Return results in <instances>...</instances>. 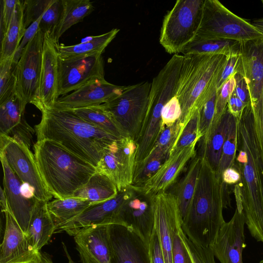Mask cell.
<instances>
[{
    "label": "cell",
    "instance_id": "54",
    "mask_svg": "<svg viewBox=\"0 0 263 263\" xmlns=\"http://www.w3.org/2000/svg\"><path fill=\"white\" fill-rule=\"evenodd\" d=\"M223 182L228 184H237L240 182L241 177L238 170L235 167L226 169L221 174Z\"/></svg>",
    "mask_w": 263,
    "mask_h": 263
},
{
    "label": "cell",
    "instance_id": "55",
    "mask_svg": "<svg viewBox=\"0 0 263 263\" xmlns=\"http://www.w3.org/2000/svg\"><path fill=\"white\" fill-rule=\"evenodd\" d=\"M0 203L2 208V211L4 213L9 210L7 197L4 189L1 187Z\"/></svg>",
    "mask_w": 263,
    "mask_h": 263
},
{
    "label": "cell",
    "instance_id": "41",
    "mask_svg": "<svg viewBox=\"0 0 263 263\" xmlns=\"http://www.w3.org/2000/svg\"><path fill=\"white\" fill-rule=\"evenodd\" d=\"M216 88H214L198 108L199 132L201 138L208 132L215 114Z\"/></svg>",
    "mask_w": 263,
    "mask_h": 263
},
{
    "label": "cell",
    "instance_id": "50",
    "mask_svg": "<svg viewBox=\"0 0 263 263\" xmlns=\"http://www.w3.org/2000/svg\"><path fill=\"white\" fill-rule=\"evenodd\" d=\"M43 15L26 29L21 43L12 58L14 62L17 63L23 49L37 33L40 29V24Z\"/></svg>",
    "mask_w": 263,
    "mask_h": 263
},
{
    "label": "cell",
    "instance_id": "53",
    "mask_svg": "<svg viewBox=\"0 0 263 263\" xmlns=\"http://www.w3.org/2000/svg\"><path fill=\"white\" fill-rule=\"evenodd\" d=\"M247 105L234 93H233L228 101L227 107L229 112L239 121Z\"/></svg>",
    "mask_w": 263,
    "mask_h": 263
},
{
    "label": "cell",
    "instance_id": "15",
    "mask_svg": "<svg viewBox=\"0 0 263 263\" xmlns=\"http://www.w3.org/2000/svg\"><path fill=\"white\" fill-rule=\"evenodd\" d=\"M129 187L118 191L117 195L112 199L91 204L75 218L57 227L54 233L65 231L74 236L85 227L117 224L121 207L128 195Z\"/></svg>",
    "mask_w": 263,
    "mask_h": 263
},
{
    "label": "cell",
    "instance_id": "40",
    "mask_svg": "<svg viewBox=\"0 0 263 263\" xmlns=\"http://www.w3.org/2000/svg\"><path fill=\"white\" fill-rule=\"evenodd\" d=\"M201 138L199 132V115L198 109H197L184 126L171 153L190 145L195 142H198Z\"/></svg>",
    "mask_w": 263,
    "mask_h": 263
},
{
    "label": "cell",
    "instance_id": "2",
    "mask_svg": "<svg viewBox=\"0 0 263 263\" xmlns=\"http://www.w3.org/2000/svg\"><path fill=\"white\" fill-rule=\"evenodd\" d=\"M236 168L240 174L239 198L251 235L263 242V165L254 130L251 104L239 121Z\"/></svg>",
    "mask_w": 263,
    "mask_h": 263
},
{
    "label": "cell",
    "instance_id": "26",
    "mask_svg": "<svg viewBox=\"0 0 263 263\" xmlns=\"http://www.w3.org/2000/svg\"><path fill=\"white\" fill-rule=\"evenodd\" d=\"M232 115L228 107L218 118H214L207 132L201 139V155L209 163L211 167L217 171L222 148L226 138Z\"/></svg>",
    "mask_w": 263,
    "mask_h": 263
},
{
    "label": "cell",
    "instance_id": "20",
    "mask_svg": "<svg viewBox=\"0 0 263 263\" xmlns=\"http://www.w3.org/2000/svg\"><path fill=\"white\" fill-rule=\"evenodd\" d=\"M108 225L85 227L73 236L82 263H112Z\"/></svg>",
    "mask_w": 263,
    "mask_h": 263
},
{
    "label": "cell",
    "instance_id": "3",
    "mask_svg": "<svg viewBox=\"0 0 263 263\" xmlns=\"http://www.w3.org/2000/svg\"><path fill=\"white\" fill-rule=\"evenodd\" d=\"M35 126L37 140L48 139L97 167L104 149L120 139L81 119L68 110L46 108Z\"/></svg>",
    "mask_w": 263,
    "mask_h": 263
},
{
    "label": "cell",
    "instance_id": "29",
    "mask_svg": "<svg viewBox=\"0 0 263 263\" xmlns=\"http://www.w3.org/2000/svg\"><path fill=\"white\" fill-rule=\"evenodd\" d=\"M118 193V189L112 180L97 170L87 183L77 190L72 197L95 204L112 199Z\"/></svg>",
    "mask_w": 263,
    "mask_h": 263
},
{
    "label": "cell",
    "instance_id": "43",
    "mask_svg": "<svg viewBox=\"0 0 263 263\" xmlns=\"http://www.w3.org/2000/svg\"><path fill=\"white\" fill-rule=\"evenodd\" d=\"M62 9V0H53L43 14L40 24V29L43 33L48 32L51 35L54 36L61 17Z\"/></svg>",
    "mask_w": 263,
    "mask_h": 263
},
{
    "label": "cell",
    "instance_id": "18",
    "mask_svg": "<svg viewBox=\"0 0 263 263\" xmlns=\"http://www.w3.org/2000/svg\"><path fill=\"white\" fill-rule=\"evenodd\" d=\"M245 224L242 211L236 209L231 219L219 231L212 247L220 263H243L242 252L246 246Z\"/></svg>",
    "mask_w": 263,
    "mask_h": 263
},
{
    "label": "cell",
    "instance_id": "34",
    "mask_svg": "<svg viewBox=\"0 0 263 263\" xmlns=\"http://www.w3.org/2000/svg\"><path fill=\"white\" fill-rule=\"evenodd\" d=\"M68 110L84 121L117 138L127 136L102 105Z\"/></svg>",
    "mask_w": 263,
    "mask_h": 263
},
{
    "label": "cell",
    "instance_id": "52",
    "mask_svg": "<svg viewBox=\"0 0 263 263\" xmlns=\"http://www.w3.org/2000/svg\"><path fill=\"white\" fill-rule=\"evenodd\" d=\"M234 77L236 86L233 93L246 104H251L250 93L244 77L238 72L235 74Z\"/></svg>",
    "mask_w": 263,
    "mask_h": 263
},
{
    "label": "cell",
    "instance_id": "5",
    "mask_svg": "<svg viewBox=\"0 0 263 263\" xmlns=\"http://www.w3.org/2000/svg\"><path fill=\"white\" fill-rule=\"evenodd\" d=\"M176 93L181 108L179 121L184 126L212 90L226 60L222 54L183 55Z\"/></svg>",
    "mask_w": 263,
    "mask_h": 263
},
{
    "label": "cell",
    "instance_id": "39",
    "mask_svg": "<svg viewBox=\"0 0 263 263\" xmlns=\"http://www.w3.org/2000/svg\"><path fill=\"white\" fill-rule=\"evenodd\" d=\"M16 66L12 58L0 61V103L16 93Z\"/></svg>",
    "mask_w": 263,
    "mask_h": 263
},
{
    "label": "cell",
    "instance_id": "30",
    "mask_svg": "<svg viewBox=\"0 0 263 263\" xmlns=\"http://www.w3.org/2000/svg\"><path fill=\"white\" fill-rule=\"evenodd\" d=\"M63 9L61 17L54 34L58 43L63 34L73 25L83 21L94 10L89 0H62Z\"/></svg>",
    "mask_w": 263,
    "mask_h": 263
},
{
    "label": "cell",
    "instance_id": "24",
    "mask_svg": "<svg viewBox=\"0 0 263 263\" xmlns=\"http://www.w3.org/2000/svg\"><path fill=\"white\" fill-rule=\"evenodd\" d=\"M25 107L16 93L0 103V134L22 142L30 148L35 130L25 120Z\"/></svg>",
    "mask_w": 263,
    "mask_h": 263
},
{
    "label": "cell",
    "instance_id": "11",
    "mask_svg": "<svg viewBox=\"0 0 263 263\" xmlns=\"http://www.w3.org/2000/svg\"><path fill=\"white\" fill-rule=\"evenodd\" d=\"M0 153L23 183L31 189L38 200L49 201L53 197L47 190L39 172L34 155L23 142L0 134Z\"/></svg>",
    "mask_w": 263,
    "mask_h": 263
},
{
    "label": "cell",
    "instance_id": "48",
    "mask_svg": "<svg viewBox=\"0 0 263 263\" xmlns=\"http://www.w3.org/2000/svg\"><path fill=\"white\" fill-rule=\"evenodd\" d=\"M181 116V108L176 96H173L163 106L161 112L162 129L177 121Z\"/></svg>",
    "mask_w": 263,
    "mask_h": 263
},
{
    "label": "cell",
    "instance_id": "27",
    "mask_svg": "<svg viewBox=\"0 0 263 263\" xmlns=\"http://www.w3.org/2000/svg\"><path fill=\"white\" fill-rule=\"evenodd\" d=\"M48 202L36 199L25 233L37 251L48 243L55 232V226L47 207Z\"/></svg>",
    "mask_w": 263,
    "mask_h": 263
},
{
    "label": "cell",
    "instance_id": "9",
    "mask_svg": "<svg viewBox=\"0 0 263 263\" xmlns=\"http://www.w3.org/2000/svg\"><path fill=\"white\" fill-rule=\"evenodd\" d=\"M151 83L127 86L119 96L102 104L127 136L137 142L146 116Z\"/></svg>",
    "mask_w": 263,
    "mask_h": 263
},
{
    "label": "cell",
    "instance_id": "17",
    "mask_svg": "<svg viewBox=\"0 0 263 263\" xmlns=\"http://www.w3.org/2000/svg\"><path fill=\"white\" fill-rule=\"evenodd\" d=\"M4 213L5 227L0 245V263H38L40 251L34 249L9 209Z\"/></svg>",
    "mask_w": 263,
    "mask_h": 263
},
{
    "label": "cell",
    "instance_id": "38",
    "mask_svg": "<svg viewBox=\"0 0 263 263\" xmlns=\"http://www.w3.org/2000/svg\"><path fill=\"white\" fill-rule=\"evenodd\" d=\"M180 210L175 213L172 222L173 263H193L183 237Z\"/></svg>",
    "mask_w": 263,
    "mask_h": 263
},
{
    "label": "cell",
    "instance_id": "37",
    "mask_svg": "<svg viewBox=\"0 0 263 263\" xmlns=\"http://www.w3.org/2000/svg\"><path fill=\"white\" fill-rule=\"evenodd\" d=\"M169 155L153 148L149 155L136 164L133 185L142 186L158 171Z\"/></svg>",
    "mask_w": 263,
    "mask_h": 263
},
{
    "label": "cell",
    "instance_id": "19",
    "mask_svg": "<svg viewBox=\"0 0 263 263\" xmlns=\"http://www.w3.org/2000/svg\"><path fill=\"white\" fill-rule=\"evenodd\" d=\"M127 87L111 84L105 79L95 81L60 97L52 108L68 110L100 105L120 95Z\"/></svg>",
    "mask_w": 263,
    "mask_h": 263
},
{
    "label": "cell",
    "instance_id": "49",
    "mask_svg": "<svg viewBox=\"0 0 263 263\" xmlns=\"http://www.w3.org/2000/svg\"><path fill=\"white\" fill-rule=\"evenodd\" d=\"M18 0H1L0 37L5 35L12 18Z\"/></svg>",
    "mask_w": 263,
    "mask_h": 263
},
{
    "label": "cell",
    "instance_id": "4",
    "mask_svg": "<svg viewBox=\"0 0 263 263\" xmlns=\"http://www.w3.org/2000/svg\"><path fill=\"white\" fill-rule=\"evenodd\" d=\"M34 152L45 185L55 199L72 197L97 171L92 164L50 140H37Z\"/></svg>",
    "mask_w": 263,
    "mask_h": 263
},
{
    "label": "cell",
    "instance_id": "22",
    "mask_svg": "<svg viewBox=\"0 0 263 263\" xmlns=\"http://www.w3.org/2000/svg\"><path fill=\"white\" fill-rule=\"evenodd\" d=\"M3 171V186L9 209L25 233L36 199L24 195L22 181L9 165L4 155L0 153Z\"/></svg>",
    "mask_w": 263,
    "mask_h": 263
},
{
    "label": "cell",
    "instance_id": "1",
    "mask_svg": "<svg viewBox=\"0 0 263 263\" xmlns=\"http://www.w3.org/2000/svg\"><path fill=\"white\" fill-rule=\"evenodd\" d=\"M230 205L228 185L201 157L196 189L181 223L183 233L198 246H212L226 223L223 210Z\"/></svg>",
    "mask_w": 263,
    "mask_h": 263
},
{
    "label": "cell",
    "instance_id": "10",
    "mask_svg": "<svg viewBox=\"0 0 263 263\" xmlns=\"http://www.w3.org/2000/svg\"><path fill=\"white\" fill-rule=\"evenodd\" d=\"M137 147L135 140L126 136L112 141L104 149L97 170L108 176L118 191L133 185Z\"/></svg>",
    "mask_w": 263,
    "mask_h": 263
},
{
    "label": "cell",
    "instance_id": "36",
    "mask_svg": "<svg viewBox=\"0 0 263 263\" xmlns=\"http://www.w3.org/2000/svg\"><path fill=\"white\" fill-rule=\"evenodd\" d=\"M238 133L239 120L232 115L216 172L219 177L221 178V174L226 169L235 166L238 148Z\"/></svg>",
    "mask_w": 263,
    "mask_h": 263
},
{
    "label": "cell",
    "instance_id": "51",
    "mask_svg": "<svg viewBox=\"0 0 263 263\" xmlns=\"http://www.w3.org/2000/svg\"><path fill=\"white\" fill-rule=\"evenodd\" d=\"M149 253L151 263H165L158 235L155 228L149 242Z\"/></svg>",
    "mask_w": 263,
    "mask_h": 263
},
{
    "label": "cell",
    "instance_id": "13",
    "mask_svg": "<svg viewBox=\"0 0 263 263\" xmlns=\"http://www.w3.org/2000/svg\"><path fill=\"white\" fill-rule=\"evenodd\" d=\"M154 198L145 194L141 187L130 186L117 223L132 229L148 245L155 229Z\"/></svg>",
    "mask_w": 263,
    "mask_h": 263
},
{
    "label": "cell",
    "instance_id": "14",
    "mask_svg": "<svg viewBox=\"0 0 263 263\" xmlns=\"http://www.w3.org/2000/svg\"><path fill=\"white\" fill-rule=\"evenodd\" d=\"M104 75L102 54L68 59L59 58V96L67 95L95 81L104 80Z\"/></svg>",
    "mask_w": 263,
    "mask_h": 263
},
{
    "label": "cell",
    "instance_id": "16",
    "mask_svg": "<svg viewBox=\"0 0 263 263\" xmlns=\"http://www.w3.org/2000/svg\"><path fill=\"white\" fill-rule=\"evenodd\" d=\"M112 263H151L149 245L132 229L108 225Z\"/></svg>",
    "mask_w": 263,
    "mask_h": 263
},
{
    "label": "cell",
    "instance_id": "35",
    "mask_svg": "<svg viewBox=\"0 0 263 263\" xmlns=\"http://www.w3.org/2000/svg\"><path fill=\"white\" fill-rule=\"evenodd\" d=\"M91 204L87 200L71 197L48 201L47 207L56 228L75 218Z\"/></svg>",
    "mask_w": 263,
    "mask_h": 263
},
{
    "label": "cell",
    "instance_id": "28",
    "mask_svg": "<svg viewBox=\"0 0 263 263\" xmlns=\"http://www.w3.org/2000/svg\"><path fill=\"white\" fill-rule=\"evenodd\" d=\"M119 31V29L114 28L104 34L89 36L88 40L73 45L58 44L59 57L61 59H68L102 54Z\"/></svg>",
    "mask_w": 263,
    "mask_h": 263
},
{
    "label": "cell",
    "instance_id": "21",
    "mask_svg": "<svg viewBox=\"0 0 263 263\" xmlns=\"http://www.w3.org/2000/svg\"><path fill=\"white\" fill-rule=\"evenodd\" d=\"M58 44L48 32L44 33L39 109L40 111L44 108H52L60 97Z\"/></svg>",
    "mask_w": 263,
    "mask_h": 263
},
{
    "label": "cell",
    "instance_id": "23",
    "mask_svg": "<svg viewBox=\"0 0 263 263\" xmlns=\"http://www.w3.org/2000/svg\"><path fill=\"white\" fill-rule=\"evenodd\" d=\"M197 143V141L195 142L172 152L155 175L141 186L143 192L152 197L166 192L175 182L187 163L196 156Z\"/></svg>",
    "mask_w": 263,
    "mask_h": 263
},
{
    "label": "cell",
    "instance_id": "58",
    "mask_svg": "<svg viewBox=\"0 0 263 263\" xmlns=\"http://www.w3.org/2000/svg\"><path fill=\"white\" fill-rule=\"evenodd\" d=\"M259 263H263V259L261 260V261H260V262Z\"/></svg>",
    "mask_w": 263,
    "mask_h": 263
},
{
    "label": "cell",
    "instance_id": "47",
    "mask_svg": "<svg viewBox=\"0 0 263 263\" xmlns=\"http://www.w3.org/2000/svg\"><path fill=\"white\" fill-rule=\"evenodd\" d=\"M235 86L236 80L234 76L217 91L215 118L220 117L226 110L228 101L234 91Z\"/></svg>",
    "mask_w": 263,
    "mask_h": 263
},
{
    "label": "cell",
    "instance_id": "25",
    "mask_svg": "<svg viewBox=\"0 0 263 263\" xmlns=\"http://www.w3.org/2000/svg\"><path fill=\"white\" fill-rule=\"evenodd\" d=\"M155 228L158 235L165 263H173L172 222L179 209L176 197L166 192L154 196Z\"/></svg>",
    "mask_w": 263,
    "mask_h": 263
},
{
    "label": "cell",
    "instance_id": "12",
    "mask_svg": "<svg viewBox=\"0 0 263 263\" xmlns=\"http://www.w3.org/2000/svg\"><path fill=\"white\" fill-rule=\"evenodd\" d=\"M44 33L39 29L24 48L17 63L16 93L24 104L40 108V78Z\"/></svg>",
    "mask_w": 263,
    "mask_h": 263
},
{
    "label": "cell",
    "instance_id": "32",
    "mask_svg": "<svg viewBox=\"0 0 263 263\" xmlns=\"http://www.w3.org/2000/svg\"><path fill=\"white\" fill-rule=\"evenodd\" d=\"M201 157L195 156L187 171L176 187L175 194L180 212L182 221L186 216L193 198L199 176Z\"/></svg>",
    "mask_w": 263,
    "mask_h": 263
},
{
    "label": "cell",
    "instance_id": "46",
    "mask_svg": "<svg viewBox=\"0 0 263 263\" xmlns=\"http://www.w3.org/2000/svg\"><path fill=\"white\" fill-rule=\"evenodd\" d=\"M226 60L219 71L216 80V90L218 91L223 85L232 77L235 76L240 64V53H237L226 57Z\"/></svg>",
    "mask_w": 263,
    "mask_h": 263
},
{
    "label": "cell",
    "instance_id": "8",
    "mask_svg": "<svg viewBox=\"0 0 263 263\" xmlns=\"http://www.w3.org/2000/svg\"><path fill=\"white\" fill-rule=\"evenodd\" d=\"M237 72L245 78L250 93L256 143L263 165V37L240 43Z\"/></svg>",
    "mask_w": 263,
    "mask_h": 263
},
{
    "label": "cell",
    "instance_id": "44",
    "mask_svg": "<svg viewBox=\"0 0 263 263\" xmlns=\"http://www.w3.org/2000/svg\"><path fill=\"white\" fill-rule=\"evenodd\" d=\"M23 1L24 22L27 29L41 17L53 0H25Z\"/></svg>",
    "mask_w": 263,
    "mask_h": 263
},
{
    "label": "cell",
    "instance_id": "7",
    "mask_svg": "<svg viewBox=\"0 0 263 263\" xmlns=\"http://www.w3.org/2000/svg\"><path fill=\"white\" fill-rule=\"evenodd\" d=\"M262 37L263 35L251 23L235 15L219 1H204L195 39H226L241 43Z\"/></svg>",
    "mask_w": 263,
    "mask_h": 263
},
{
    "label": "cell",
    "instance_id": "6",
    "mask_svg": "<svg viewBox=\"0 0 263 263\" xmlns=\"http://www.w3.org/2000/svg\"><path fill=\"white\" fill-rule=\"evenodd\" d=\"M205 0H178L165 15L159 42L170 54H179L196 37Z\"/></svg>",
    "mask_w": 263,
    "mask_h": 263
},
{
    "label": "cell",
    "instance_id": "56",
    "mask_svg": "<svg viewBox=\"0 0 263 263\" xmlns=\"http://www.w3.org/2000/svg\"><path fill=\"white\" fill-rule=\"evenodd\" d=\"M251 24L263 35V18L255 20Z\"/></svg>",
    "mask_w": 263,
    "mask_h": 263
},
{
    "label": "cell",
    "instance_id": "33",
    "mask_svg": "<svg viewBox=\"0 0 263 263\" xmlns=\"http://www.w3.org/2000/svg\"><path fill=\"white\" fill-rule=\"evenodd\" d=\"M240 43L236 41L218 39H194L181 52L183 55L194 54L203 55L222 54L228 57L239 53Z\"/></svg>",
    "mask_w": 263,
    "mask_h": 263
},
{
    "label": "cell",
    "instance_id": "45",
    "mask_svg": "<svg viewBox=\"0 0 263 263\" xmlns=\"http://www.w3.org/2000/svg\"><path fill=\"white\" fill-rule=\"evenodd\" d=\"M182 237L193 263H216L212 246L204 247L194 243L183 232Z\"/></svg>",
    "mask_w": 263,
    "mask_h": 263
},
{
    "label": "cell",
    "instance_id": "59",
    "mask_svg": "<svg viewBox=\"0 0 263 263\" xmlns=\"http://www.w3.org/2000/svg\"><path fill=\"white\" fill-rule=\"evenodd\" d=\"M261 2H262V5H263V1H262Z\"/></svg>",
    "mask_w": 263,
    "mask_h": 263
},
{
    "label": "cell",
    "instance_id": "31",
    "mask_svg": "<svg viewBox=\"0 0 263 263\" xmlns=\"http://www.w3.org/2000/svg\"><path fill=\"white\" fill-rule=\"evenodd\" d=\"M26 29L24 22L23 1L18 0L8 29L1 40L0 61L13 58Z\"/></svg>",
    "mask_w": 263,
    "mask_h": 263
},
{
    "label": "cell",
    "instance_id": "57",
    "mask_svg": "<svg viewBox=\"0 0 263 263\" xmlns=\"http://www.w3.org/2000/svg\"><path fill=\"white\" fill-rule=\"evenodd\" d=\"M63 247H64V250H65V252L66 253L67 256V257L68 258V260L69 261V263H72V260H71V259L70 258V256L69 255L67 251L66 248L65 247V246L64 243H63Z\"/></svg>",
    "mask_w": 263,
    "mask_h": 263
},
{
    "label": "cell",
    "instance_id": "42",
    "mask_svg": "<svg viewBox=\"0 0 263 263\" xmlns=\"http://www.w3.org/2000/svg\"><path fill=\"white\" fill-rule=\"evenodd\" d=\"M183 125L179 120L173 125L165 127L161 131L153 148L165 154H170L181 134Z\"/></svg>",
    "mask_w": 263,
    "mask_h": 263
}]
</instances>
